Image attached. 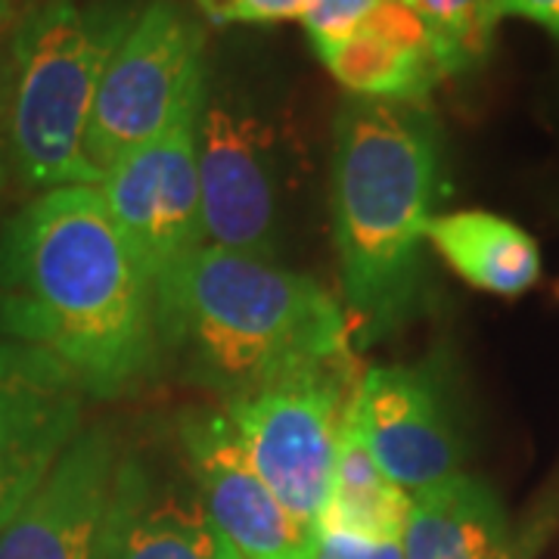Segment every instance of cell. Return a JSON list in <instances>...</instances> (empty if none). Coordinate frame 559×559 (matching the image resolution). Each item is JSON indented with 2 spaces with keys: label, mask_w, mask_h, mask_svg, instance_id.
Instances as JSON below:
<instances>
[{
  "label": "cell",
  "mask_w": 559,
  "mask_h": 559,
  "mask_svg": "<svg viewBox=\"0 0 559 559\" xmlns=\"http://www.w3.org/2000/svg\"><path fill=\"white\" fill-rule=\"evenodd\" d=\"M411 513V495L382 476L373 454L358 436L348 411L336 441L333 485L318 532H348L370 540H401Z\"/></svg>",
  "instance_id": "2e32d148"
},
{
  "label": "cell",
  "mask_w": 559,
  "mask_h": 559,
  "mask_svg": "<svg viewBox=\"0 0 559 559\" xmlns=\"http://www.w3.org/2000/svg\"><path fill=\"white\" fill-rule=\"evenodd\" d=\"M0 224H3V221H0Z\"/></svg>",
  "instance_id": "4316f807"
},
{
  "label": "cell",
  "mask_w": 559,
  "mask_h": 559,
  "mask_svg": "<svg viewBox=\"0 0 559 559\" xmlns=\"http://www.w3.org/2000/svg\"><path fill=\"white\" fill-rule=\"evenodd\" d=\"M156 333L180 377L221 401L352 355L348 314L323 283L218 246L156 280Z\"/></svg>",
  "instance_id": "3957f363"
},
{
  "label": "cell",
  "mask_w": 559,
  "mask_h": 559,
  "mask_svg": "<svg viewBox=\"0 0 559 559\" xmlns=\"http://www.w3.org/2000/svg\"><path fill=\"white\" fill-rule=\"evenodd\" d=\"M348 419L382 476L404 495H419L460 476L466 439L436 358L367 367L348 401Z\"/></svg>",
  "instance_id": "9c48e42d"
},
{
  "label": "cell",
  "mask_w": 559,
  "mask_h": 559,
  "mask_svg": "<svg viewBox=\"0 0 559 559\" xmlns=\"http://www.w3.org/2000/svg\"><path fill=\"white\" fill-rule=\"evenodd\" d=\"M401 550L404 559H510L507 513L485 481L460 473L411 495Z\"/></svg>",
  "instance_id": "5bb4252c"
},
{
  "label": "cell",
  "mask_w": 559,
  "mask_h": 559,
  "mask_svg": "<svg viewBox=\"0 0 559 559\" xmlns=\"http://www.w3.org/2000/svg\"><path fill=\"white\" fill-rule=\"evenodd\" d=\"M205 81V25L180 0L143 3L103 72L87 121L84 159L97 180L159 138Z\"/></svg>",
  "instance_id": "8992f818"
},
{
  "label": "cell",
  "mask_w": 559,
  "mask_h": 559,
  "mask_svg": "<svg viewBox=\"0 0 559 559\" xmlns=\"http://www.w3.org/2000/svg\"><path fill=\"white\" fill-rule=\"evenodd\" d=\"M16 190H20V180H16L13 146H10V57L3 47L0 50V221Z\"/></svg>",
  "instance_id": "44dd1931"
},
{
  "label": "cell",
  "mask_w": 559,
  "mask_h": 559,
  "mask_svg": "<svg viewBox=\"0 0 559 559\" xmlns=\"http://www.w3.org/2000/svg\"><path fill=\"white\" fill-rule=\"evenodd\" d=\"M205 87L183 103L159 138L116 162L97 183L124 242L153 283L205 246L200 193V109Z\"/></svg>",
  "instance_id": "ba28073f"
},
{
  "label": "cell",
  "mask_w": 559,
  "mask_h": 559,
  "mask_svg": "<svg viewBox=\"0 0 559 559\" xmlns=\"http://www.w3.org/2000/svg\"><path fill=\"white\" fill-rule=\"evenodd\" d=\"M280 131L234 84L205 81L200 193L205 246L271 261L280 246Z\"/></svg>",
  "instance_id": "52a82bcc"
},
{
  "label": "cell",
  "mask_w": 559,
  "mask_h": 559,
  "mask_svg": "<svg viewBox=\"0 0 559 559\" xmlns=\"http://www.w3.org/2000/svg\"><path fill=\"white\" fill-rule=\"evenodd\" d=\"M314 559H404L401 540H370L348 532H318Z\"/></svg>",
  "instance_id": "ffe728a7"
},
{
  "label": "cell",
  "mask_w": 559,
  "mask_h": 559,
  "mask_svg": "<svg viewBox=\"0 0 559 559\" xmlns=\"http://www.w3.org/2000/svg\"><path fill=\"white\" fill-rule=\"evenodd\" d=\"M197 3H200L202 13H205V20L215 22V25H227L234 7H237V0H197Z\"/></svg>",
  "instance_id": "d4e9b609"
},
{
  "label": "cell",
  "mask_w": 559,
  "mask_h": 559,
  "mask_svg": "<svg viewBox=\"0 0 559 559\" xmlns=\"http://www.w3.org/2000/svg\"><path fill=\"white\" fill-rule=\"evenodd\" d=\"M140 7L124 0H38L7 40L10 146L22 193L97 187L84 134L103 72Z\"/></svg>",
  "instance_id": "277c9868"
},
{
  "label": "cell",
  "mask_w": 559,
  "mask_h": 559,
  "mask_svg": "<svg viewBox=\"0 0 559 559\" xmlns=\"http://www.w3.org/2000/svg\"><path fill=\"white\" fill-rule=\"evenodd\" d=\"M557 296H559V286H557Z\"/></svg>",
  "instance_id": "484cf974"
},
{
  "label": "cell",
  "mask_w": 559,
  "mask_h": 559,
  "mask_svg": "<svg viewBox=\"0 0 559 559\" xmlns=\"http://www.w3.org/2000/svg\"><path fill=\"white\" fill-rule=\"evenodd\" d=\"M0 340L62 360L94 399L156 373V283L97 187H57L0 224Z\"/></svg>",
  "instance_id": "6da1fadb"
},
{
  "label": "cell",
  "mask_w": 559,
  "mask_h": 559,
  "mask_svg": "<svg viewBox=\"0 0 559 559\" xmlns=\"http://www.w3.org/2000/svg\"><path fill=\"white\" fill-rule=\"evenodd\" d=\"M436 35L448 75L473 69L491 50L498 22L488 0H404Z\"/></svg>",
  "instance_id": "ac0fdd59"
},
{
  "label": "cell",
  "mask_w": 559,
  "mask_h": 559,
  "mask_svg": "<svg viewBox=\"0 0 559 559\" xmlns=\"http://www.w3.org/2000/svg\"><path fill=\"white\" fill-rule=\"evenodd\" d=\"M377 3L380 0H308L299 22L311 38L314 53L352 38Z\"/></svg>",
  "instance_id": "d6986e66"
},
{
  "label": "cell",
  "mask_w": 559,
  "mask_h": 559,
  "mask_svg": "<svg viewBox=\"0 0 559 559\" xmlns=\"http://www.w3.org/2000/svg\"><path fill=\"white\" fill-rule=\"evenodd\" d=\"M426 242L460 280L500 299H516L540 280L535 237L491 212L436 215L426 224Z\"/></svg>",
  "instance_id": "9a60e30c"
},
{
  "label": "cell",
  "mask_w": 559,
  "mask_h": 559,
  "mask_svg": "<svg viewBox=\"0 0 559 559\" xmlns=\"http://www.w3.org/2000/svg\"><path fill=\"white\" fill-rule=\"evenodd\" d=\"M444 175L426 103L345 97L333 119L330 209L348 323L364 340L399 333L423 305V242Z\"/></svg>",
  "instance_id": "7a4b0ae2"
},
{
  "label": "cell",
  "mask_w": 559,
  "mask_h": 559,
  "mask_svg": "<svg viewBox=\"0 0 559 559\" xmlns=\"http://www.w3.org/2000/svg\"><path fill=\"white\" fill-rule=\"evenodd\" d=\"M308 0H237L227 25H274L301 20Z\"/></svg>",
  "instance_id": "603a6c76"
},
{
  "label": "cell",
  "mask_w": 559,
  "mask_h": 559,
  "mask_svg": "<svg viewBox=\"0 0 559 559\" xmlns=\"http://www.w3.org/2000/svg\"><path fill=\"white\" fill-rule=\"evenodd\" d=\"M84 399L87 392L62 360L0 340V532L84 429Z\"/></svg>",
  "instance_id": "8fae6325"
},
{
  "label": "cell",
  "mask_w": 559,
  "mask_h": 559,
  "mask_svg": "<svg viewBox=\"0 0 559 559\" xmlns=\"http://www.w3.org/2000/svg\"><path fill=\"white\" fill-rule=\"evenodd\" d=\"M178 454L221 544V559H314L318 532L283 510L242 451L224 407L178 419Z\"/></svg>",
  "instance_id": "30bf717a"
},
{
  "label": "cell",
  "mask_w": 559,
  "mask_h": 559,
  "mask_svg": "<svg viewBox=\"0 0 559 559\" xmlns=\"http://www.w3.org/2000/svg\"><path fill=\"white\" fill-rule=\"evenodd\" d=\"M318 57L330 69V75L348 91V97L426 103L432 87L444 79L436 60L401 50L360 28L352 38L318 50Z\"/></svg>",
  "instance_id": "e0dca14e"
},
{
  "label": "cell",
  "mask_w": 559,
  "mask_h": 559,
  "mask_svg": "<svg viewBox=\"0 0 559 559\" xmlns=\"http://www.w3.org/2000/svg\"><path fill=\"white\" fill-rule=\"evenodd\" d=\"M38 0H0V38L13 35V28L20 25L22 16L35 7Z\"/></svg>",
  "instance_id": "cb8c5ba5"
},
{
  "label": "cell",
  "mask_w": 559,
  "mask_h": 559,
  "mask_svg": "<svg viewBox=\"0 0 559 559\" xmlns=\"http://www.w3.org/2000/svg\"><path fill=\"white\" fill-rule=\"evenodd\" d=\"M358 377L348 355L221 401L261 481L311 532H318L330 498L342 417Z\"/></svg>",
  "instance_id": "5b68a950"
},
{
  "label": "cell",
  "mask_w": 559,
  "mask_h": 559,
  "mask_svg": "<svg viewBox=\"0 0 559 559\" xmlns=\"http://www.w3.org/2000/svg\"><path fill=\"white\" fill-rule=\"evenodd\" d=\"M495 22L525 20L535 22L547 35L559 40V0H488Z\"/></svg>",
  "instance_id": "7402d4cb"
},
{
  "label": "cell",
  "mask_w": 559,
  "mask_h": 559,
  "mask_svg": "<svg viewBox=\"0 0 559 559\" xmlns=\"http://www.w3.org/2000/svg\"><path fill=\"white\" fill-rule=\"evenodd\" d=\"M119 439L87 426L0 532V559H97L119 473Z\"/></svg>",
  "instance_id": "7c38bea8"
},
{
  "label": "cell",
  "mask_w": 559,
  "mask_h": 559,
  "mask_svg": "<svg viewBox=\"0 0 559 559\" xmlns=\"http://www.w3.org/2000/svg\"><path fill=\"white\" fill-rule=\"evenodd\" d=\"M97 559H221L200 495L146 451H121Z\"/></svg>",
  "instance_id": "4fadbf2b"
}]
</instances>
